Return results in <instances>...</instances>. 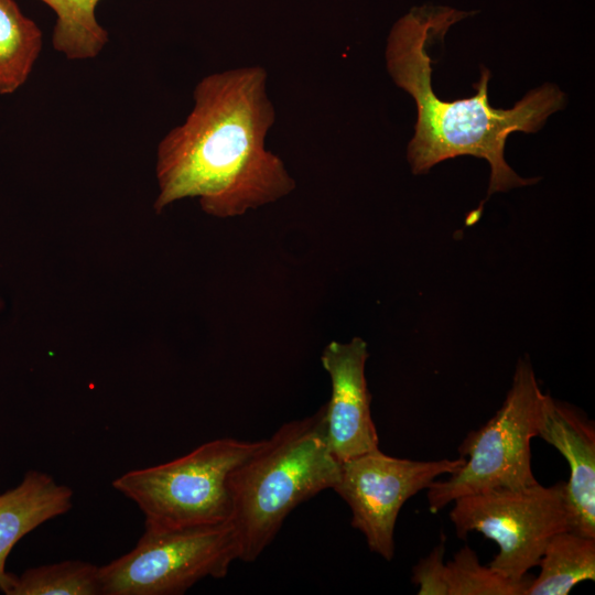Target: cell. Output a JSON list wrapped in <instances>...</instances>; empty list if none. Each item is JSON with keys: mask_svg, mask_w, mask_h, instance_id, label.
<instances>
[{"mask_svg": "<svg viewBox=\"0 0 595 595\" xmlns=\"http://www.w3.org/2000/svg\"><path fill=\"white\" fill-rule=\"evenodd\" d=\"M7 595H101L99 566L79 560H67L12 574Z\"/></svg>", "mask_w": 595, "mask_h": 595, "instance_id": "cell-15", "label": "cell"}, {"mask_svg": "<svg viewBox=\"0 0 595 595\" xmlns=\"http://www.w3.org/2000/svg\"><path fill=\"white\" fill-rule=\"evenodd\" d=\"M538 436L566 458L570 530L595 538V426L574 407L545 394Z\"/></svg>", "mask_w": 595, "mask_h": 595, "instance_id": "cell-10", "label": "cell"}, {"mask_svg": "<svg viewBox=\"0 0 595 595\" xmlns=\"http://www.w3.org/2000/svg\"><path fill=\"white\" fill-rule=\"evenodd\" d=\"M55 13L53 46L69 60L96 57L108 42L96 19L100 0H41Z\"/></svg>", "mask_w": 595, "mask_h": 595, "instance_id": "cell-14", "label": "cell"}, {"mask_svg": "<svg viewBox=\"0 0 595 595\" xmlns=\"http://www.w3.org/2000/svg\"><path fill=\"white\" fill-rule=\"evenodd\" d=\"M465 458L413 461L379 448L340 462L333 489L351 511V526L368 548L387 561L394 555V528L404 502L445 474H453Z\"/></svg>", "mask_w": 595, "mask_h": 595, "instance_id": "cell-8", "label": "cell"}, {"mask_svg": "<svg viewBox=\"0 0 595 595\" xmlns=\"http://www.w3.org/2000/svg\"><path fill=\"white\" fill-rule=\"evenodd\" d=\"M339 464L327 444L324 404L264 439L229 478L239 560L256 561L295 507L333 489Z\"/></svg>", "mask_w": 595, "mask_h": 595, "instance_id": "cell-3", "label": "cell"}, {"mask_svg": "<svg viewBox=\"0 0 595 595\" xmlns=\"http://www.w3.org/2000/svg\"><path fill=\"white\" fill-rule=\"evenodd\" d=\"M444 551L441 542L413 566L412 582L419 585V595H446Z\"/></svg>", "mask_w": 595, "mask_h": 595, "instance_id": "cell-17", "label": "cell"}, {"mask_svg": "<svg viewBox=\"0 0 595 595\" xmlns=\"http://www.w3.org/2000/svg\"><path fill=\"white\" fill-rule=\"evenodd\" d=\"M262 66L203 77L185 121L159 143L156 213L186 197L218 218L244 215L295 188L283 161L266 149L275 110Z\"/></svg>", "mask_w": 595, "mask_h": 595, "instance_id": "cell-1", "label": "cell"}, {"mask_svg": "<svg viewBox=\"0 0 595 595\" xmlns=\"http://www.w3.org/2000/svg\"><path fill=\"white\" fill-rule=\"evenodd\" d=\"M72 506L73 490L39 470H29L14 488L0 493L1 592L12 575L6 571V562L18 541Z\"/></svg>", "mask_w": 595, "mask_h": 595, "instance_id": "cell-11", "label": "cell"}, {"mask_svg": "<svg viewBox=\"0 0 595 595\" xmlns=\"http://www.w3.org/2000/svg\"><path fill=\"white\" fill-rule=\"evenodd\" d=\"M239 560L230 521L172 530L144 529L128 553L99 566L101 595H180L221 578Z\"/></svg>", "mask_w": 595, "mask_h": 595, "instance_id": "cell-6", "label": "cell"}, {"mask_svg": "<svg viewBox=\"0 0 595 595\" xmlns=\"http://www.w3.org/2000/svg\"><path fill=\"white\" fill-rule=\"evenodd\" d=\"M444 580L446 595H526L531 582L528 576L522 581L510 580L480 564L468 545L445 563Z\"/></svg>", "mask_w": 595, "mask_h": 595, "instance_id": "cell-16", "label": "cell"}, {"mask_svg": "<svg viewBox=\"0 0 595 595\" xmlns=\"http://www.w3.org/2000/svg\"><path fill=\"white\" fill-rule=\"evenodd\" d=\"M368 357L367 343L360 337L348 343L333 340L321 356L332 387L331 398L324 404L326 439L339 463L379 448L365 376Z\"/></svg>", "mask_w": 595, "mask_h": 595, "instance_id": "cell-9", "label": "cell"}, {"mask_svg": "<svg viewBox=\"0 0 595 595\" xmlns=\"http://www.w3.org/2000/svg\"><path fill=\"white\" fill-rule=\"evenodd\" d=\"M468 12L446 7L413 8L392 28L386 48L387 68L397 86L416 105L418 119L407 156L414 174L426 173L435 164L458 155L486 159L490 165L488 196L537 178L517 175L504 158L508 136L515 131L536 132L547 118L562 109L565 96L558 86L545 84L528 93L511 109H496L488 101L490 73L482 77L470 98L445 101L432 89L428 44L444 37L448 28Z\"/></svg>", "mask_w": 595, "mask_h": 595, "instance_id": "cell-2", "label": "cell"}, {"mask_svg": "<svg viewBox=\"0 0 595 595\" xmlns=\"http://www.w3.org/2000/svg\"><path fill=\"white\" fill-rule=\"evenodd\" d=\"M450 519L461 539L477 531L495 541L499 552L489 566L510 580L522 581L538 565L549 540L570 530L565 483L462 496L454 500Z\"/></svg>", "mask_w": 595, "mask_h": 595, "instance_id": "cell-7", "label": "cell"}, {"mask_svg": "<svg viewBox=\"0 0 595 595\" xmlns=\"http://www.w3.org/2000/svg\"><path fill=\"white\" fill-rule=\"evenodd\" d=\"M538 565L540 574L526 595H566L576 584L595 580V538L561 531L549 540Z\"/></svg>", "mask_w": 595, "mask_h": 595, "instance_id": "cell-12", "label": "cell"}, {"mask_svg": "<svg viewBox=\"0 0 595 595\" xmlns=\"http://www.w3.org/2000/svg\"><path fill=\"white\" fill-rule=\"evenodd\" d=\"M544 397L530 361L519 359L499 410L458 446L465 464L450 478L428 487L431 512L462 496L538 483L532 473L531 440L539 433Z\"/></svg>", "mask_w": 595, "mask_h": 595, "instance_id": "cell-5", "label": "cell"}, {"mask_svg": "<svg viewBox=\"0 0 595 595\" xmlns=\"http://www.w3.org/2000/svg\"><path fill=\"white\" fill-rule=\"evenodd\" d=\"M232 437L206 442L170 462L127 472L112 487L144 516V529L172 530L230 521L231 473L262 444Z\"/></svg>", "mask_w": 595, "mask_h": 595, "instance_id": "cell-4", "label": "cell"}, {"mask_svg": "<svg viewBox=\"0 0 595 595\" xmlns=\"http://www.w3.org/2000/svg\"><path fill=\"white\" fill-rule=\"evenodd\" d=\"M42 32L14 0H0V94L18 90L42 50Z\"/></svg>", "mask_w": 595, "mask_h": 595, "instance_id": "cell-13", "label": "cell"}]
</instances>
